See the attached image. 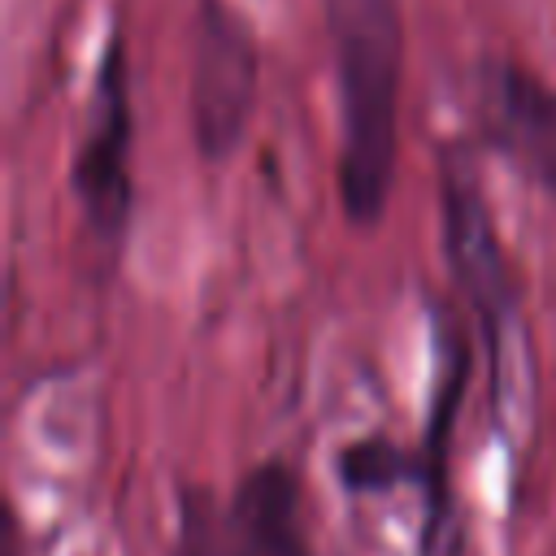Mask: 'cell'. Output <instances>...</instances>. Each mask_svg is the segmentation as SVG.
I'll use <instances>...</instances> for the list:
<instances>
[{
	"label": "cell",
	"mask_w": 556,
	"mask_h": 556,
	"mask_svg": "<svg viewBox=\"0 0 556 556\" xmlns=\"http://www.w3.org/2000/svg\"><path fill=\"white\" fill-rule=\"evenodd\" d=\"M130 148H135L130 56H126L122 30H113L96 61L83 135H78L74 161H70V191L83 213V226L96 239V248L109 256H117V248L126 243L130 213H135Z\"/></svg>",
	"instance_id": "cell-4"
},
{
	"label": "cell",
	"mask_w": 556,
	"mask_h": 556,
	"mask_svg": "<svg viewBox=\"0 0 556 556\" xmlns=\"http://www.w3.org/2000/svg\"><path fill=\"white\" fill-rule=\"evenodd\" d=\"M439 235H443L452 287L465 300L469 317L478 321L486 348L491 395L495 404H504L513 391L530 387V348H526L517 278L500 243L491 204L482 195L478 165L469 161L465 148H447L439 156Z\"/></svg>",
	"instance_id": "cell-2"
},
{
	"label": "cell",
	"mask_w": 556,
	"mask_h": 556,
	"mask_svg": "<svg viewBox=\"0 0 556 556\" xmlns=\"http://www.w3.org/2000/svg\"><path fill=\"white\" fill-rule=\"evenodd\" d=\"M321 13L339 104V204L356 230H374L400 165L404 0H321Z\"/></svg>",
	"instance_id": "cell-1"
},
{
	"label": "cell",
	"mask_w": 556,
	"mask_h": 556,
	"mask_svg": "<svg viewBox=\"0 0 556 556\" xmlns=\"http://www.w3.org/2000/svg\"><path fill=\"white\" fill-rule=\"evenodd\" d=\"M473 374V343L452 313V304H430V400L421 417V521H417V552L413 556H465V526L452 486V443L456 417Z\"/></svg>",
	"instance_id": "cell-6"
},
{
	"label": "cell",
	"mask_w": 556,
	"mask_h": 556,
	"mask_svg": "<svg viewBox=\"0 0 556 556\" xmlns=\"http://www.w3.org/2000/svg\"><path fill=\"white\" fill-rule=\"evenodd\" d=\"M169 556H313L295 469L269 456L243 469L230 495L182 486Z\"/></svg>",
	"instance_id": "cell-3"
},
{
	"label": "cell",
	"mask_w": 556,
	"mask_h": 556,
	"mask_svg": "<svg viewBox=\"0 0 556 556\" xmlns=\"http://www.w3.org/2000/svg\"><path fill=\"white\" fill-rule=\"evenodd\" d=\"M334 482L356 500L417 486L421 482V456H417V447H404L382 430H369L361 439H348L334 452Z\"/></svg>",
	"instance_id": "cell-8"
},
{
	"label": "cell",
	"mask_w": 556,
	"mask_h": 556,
	"mask_svg": "<svg viewBox=\"0 0 556 556\" xmlns=\"http://www.w3.org/2000/svg\"><path fill=\"white\" fill-rule=\"evenodd\" d=\"M261 87V48L248 13L230 0H195L191 17V139L200 161L226 165L252 122Z\"/></svg>",
	"instance_id": "cell-5"
},
{
	"label": "cell",
	"mask_w": 556,
	"mask_h": 556,
	"mask_svg": "<svg viewBox=\"0 0 556 556\" xmlns=\"http://www.w3.org/2000/svg\"><path fill=\"white\" fill-rule=\"evenodd\" d=\"M473 100L482 139L556 204V87L513 56H482Z\"/></svg>",
	"instance_id": "cell-7"
}]
</instances>
